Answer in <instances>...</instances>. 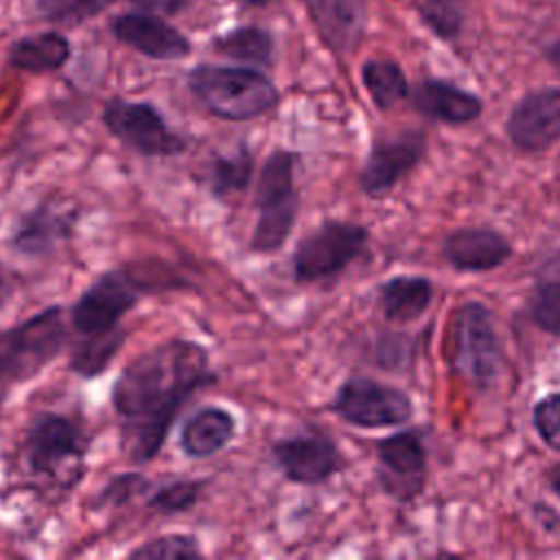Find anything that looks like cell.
<instances>
[{
    "label": "cell",
    "instance_id": "1",
    "mask_svg": "<svg viewBox=\"0 0 560 560\" xmlns=\"http://www.w3.org/2000/svg\"><path fill=\"white\" fill-rule=\"evenodd\" d=\"M214 378L208 350L188 339L164 341L131 359L112 389L127 457L151 462L182 405Z\"/></svg>",
    "mask_w": 560,
    "mask_h": 560
},
{
    "label": "cell",
    "instance_id": "2",
    "mask_svg": "<svg viewBox=\"0 0 560 560\" xmlns=\"http://www.w3.org/2000/svg\"><path fill=\"white\" fill-rule=\"evenodd\" d=\"M195 98L223 120H252L278 105L276 83L256 68L199 63L188 74Z\"/></svg>",
    "mask_w": 560,
    "mask_h": 560
},
{
    "label": "cell",
    "instance_id": "3",
    "mask_svg": "<svg viewBox=\"0 0 560 560\" xmlns=\"http://www.w3.org/2000/svg\"><path fill=\"white\" fill-rule=\"evenodd\" d=\"M298 155L291 151H273L256 182V223L249 249L256 254H273L289 238L298 219L300 192L295 188Z\"/></svg>",
    "mask_w": 560,
    "mask_h": 560
},
{
    "label": "cell",
    "instance_id": "4",
    "mask_svg": "<svg viewBox=\"0 0 560 560\" xmlns=\"http://www.w3.org/2000/svg\"><path fill=\"white\" fill-rule=\"evenodd\" d=\"M68 341L61 306H50L26 322L0 330V385L37 376Z\"/></svg>",
    "mask_w": 560,
    "mask_h": 560
},
{
    "label": "cell",
    "instance_id": "5",
    "mask_svg": "<svg viewBox=\"0 0 560 560\" xmlns=\"http://www.w3.org/2000/svg\"><path fill=\"white\" fill-rule=\"evenodd\" d=\"M453 370L475 389H488L503 370V350L490 311L481 302H464L453 313Z\"/></svg>",
    "mask_w": 560,
    "mask_h": 560
},
{
    "label": "cell",
    "instance_id": "6",
    "mask_svg": "<svg viewBox=\"0 0 560 560\" xmlns=\"http://www.w3.org/2000/svg\"><path fill=\"white\" fill-rule=\"evenodd\" d=\"M365 225L343 219H326L300 238L293 252V273L300 282L337 278L368 247Z\"/></svg>",
    "mask_w": 560,
    "mask_h": 560
},
{
    "label": "cell",
    "instance_id": "7",
    "mask_svg": "<svg viewBox=\"0 0 560 560\" xmlns=\"http://www.w3.org/2000/svg\"><path fill=\"white\" fill-rule=\"evenodd\" d=\"M330 409L348 424L359 429H385L405 424L413 416V402L407 392L370 376L346 378Z\"/></svg>",
    "mask_w": 560,
    "mask_h": 560
},
{
    "label": "cell",
    "instance_id": "8",
    "mask_svg": "<svg viewBox=\"0 0 560 560\" xmlns=\"http://www.w3.org/2000/svg\"><path fill=\"white\" fill-rule=\"evenodd\" d=\"M103 122L114 138L144 158H168L186 149V138L147 101L112 98L103 109Z\"/></svg>",
    "mask_w": 560,
    "mask_h": 560
},
{
    "label": "cell",
    "instance_id": "9",
    "mask_svg": "<svg viewBox=\"0 0 560 560\" xmlns=\"http://www.w3.org/2000/svg\"><path fill=\"white\" fill-rule=\"evenodd\" d=\"M140 300V287L131 273L112 269L98 276L74 302L70 322L81 337L105 335L118 330L120 319Z\"/></svg>",
    "mask_w": 560,
    "mask_h": 560
},
{
    "label": "cell",
    "instance_id": "10",
    "mask_svg": "<svg viewBox=\"0 0 560 560\" xmlns=\"http://www.w3.org/2000/svg\"><path fill=\"white\" fill-rule=\"evenodd\" d=\"M85 451V431L63 413H39L26 429L24 453L33 472L52 475L61 464L83 459Z\"/></svg>",
    "mask_w": 560,
    "mask_h": 560
},
{
    "label": "cell",
    "instance_id": "11",
    "mask_svg": "<svg viewBox=\"0 0 560 560\" xmlns=\"http://www.w3.org/2000/svg\"><path fill=\"white\" fill-rule=\"evenodd\" d=\"M424 151L427 140L422 131H400L376 138L359 173L361 190L368 197L387 195L420 164Z\"/></svg>",
    "mask_w": 560,
    "mask_h": 560
},
{
    "label": "cell",
    "instance_id": "12",
    "mask_svg": "<svg viewBox=\"0 0 560 560\" xmlns=\"http://www.w3.org/2000/svg\"><path fill=\"white\" fill-rule=\"evenodd\" d=\"M282 475L300 486H322L341 468V453L330 435L308 429L271 446Z\"/></svg>",
    "mask_w": 560,
    "mask_h": 560
},
{
    "label": "cell",
    "instance_id": "13",
    "mask_svg": "<svg viewBox=\"0 0 560 560\" xmlns=\"http://www.w3.org/2000/svg\"><path fill=\"white\" fill-rule=\"evenodd\" d=\"M505 131L523 153H542L560 140V85L523 94L512 107Z\"/></svg>",
    "mask_w": 560,
    "mask_h": 560
},
{
    "label": "cell",
    "instance_id": "14",
    "mask_svg": "<svg viewBox=\"0 0 560 560\" xmlns=\"http://www.w3.org/2000/svg\"><path fill=\"white\" fill-rule=\"evenodd\" d=\"M383 488L400 501L422 492L427 479V451L420 431H400L376 442Z\"/></svg>",
    "mask_w": 560,
    "mask_h": 560
},
{
    "label": "cell",
    "instance_id": "15",
    "mask_svg": "<svg viewBox=\"0 0 560 560\" xmlns=\"http://www.w3.org/2000/svg\"><path fill=\"white\" fill-rule=\"evenodd\" d=\"M112 35L120 44L158 61H179L192 52L190 39L162 15L153 13L131 11L114 18Z\"/></svg>",
    "mask_w": 560,
    "mask_h": 560
},
{
    "label": "cell",
    "instance_id": "16",
    "mask_svg": "<svg viewBox=\"0 0 560 560\" xmlns=\"http://www.w3.org/2000/svg\"><path fill=\"white\" fill-rule=\"evenodd\" d=\"M442 258L457 271H490L512 256L510 241L492 228H457L442 238Z\"/></svg>",
    "mask_w": 560,
    "mask_h": 560
},
{
    "label": "cell",
    "instance_id": "17",
    "mask_svg": "<svg viewBox=\"0 0 560 560\" xmlns=\"http://www.w3.org/2000/svg\"><path fill=\"white\" fill-rule=\"evenodd\" d=\"M319 37L335 52H350L359 46L368 24L365 0H302Z\"/></svg>",
    "mask_w": 560,
    "mask_h": 560
},
{
    "label": "cell",
    "instance_id": "18",
    "mask_svg": "<svg viewBox=\"0 0 560 560\" xmlns=\"http://www.w3.org/2000/svg\"><path fill=\"white\" fill-rule=\"evenodd\" d=\"M413 107L438 122L466 125L481 116L483 103L477 94L440 79H424L411 92Z\"/></svg>",
    "mask_w": 560,
    "mask_h": 560
},
{
    "label": "cell",
    "instance_id": "19",
    "mask_svg": "<svg viewBox=\"0 0 560 560\" xmlns=\"http://www.w3.org/2000/svg\"><path fill=\"white\" fill-rule=\"evenodd\" d=\"M72 225V214L46 203L22 214L11 234V247L24 256H44L57 247Z\"/></svg>",
    "mask_w": 560,
    "mask_h": 560
},
{
    "label": "cell",
    "instance_id": "20",
    "mask_svg": "<svg viewBox=\"0 0 560 560\" xmlns=\"http://www.w3.org/2000/svg\"><path fill=\"white\" fill-rule=\"evenodd\" d=\"M236 433L234 416L223 407L197 409L179 433L182 451L192 459H206L223 451Z\"/></svg>",
    "mask_w": 560,
    "mask_h": 560
},
{
    "label": "cell",
    "instance_id": "21",
    "mask_svg": "<svg viewBox=\"0 0 560 560\" xmlns=\"http://www.w3.org/2000/svg\"><path fill=\"white\" fill-rule=\"evenodd\" d=\"M72 55L70 42L57 31L20 37L7 52V63L31 74H46L63 68Z\"/></svg>",
    "mask_w": 560,
    "mask_h": 560
},
{
    "label": "cell",
    "instance_id": "22",
    "mask_svg": "<svg viewBox=\"0 0 560 560\" xmlns=\"http://www.w3.org/2000/svg\"><path fill=\"white\" fill-rule=\"evenodd\" d=\"M433 282L427 276H394L378 289V306L389 322H413L427 313L433 302Z\"/></svg>",
    "mask_w": 560,
    "mask_h": 560
},
{
    "label": "cell",
    "instance_id": "23",
    "mask_svg": "<svg viewBox=\"0 0 560 560\" xmlns=\"http://www.w3.org/2000/svg\"><path fill=\"white\" fill-rule=\"evenodd\" d=\"M212 50L232 61H243L252 66H269L273 52V37L262 26H238L221 37L212 39Z\"/></svg>",
    "mask_w": 560,
    "mask_h": 560
},
{
    "label": "cell",
    "instance_id": "24",
    "mask_svg": "<svg viewBox=\"0 0 560 560\" xmlns=\"http://www.w3.org/2000/svg\"><path fill=\"white\" fill-rule=\"evenodd\" d=\"M363 85L378 109H392L407 98L409 85L402 68L392 59H370L361 68Z\"/></svg>",
    "mask_w": 560,
    "mask_h": 560
},
{
    "label": "cell",
    "instance_id": "25",
    "mask_svg": "<svg viewBox=\"0 0 560 560\" xmlns=\"http://www.w3.org/2000/svg\"><path fill=\"white\" fill-rule=\"evenodd\" d=\"M122 341H125V332L120 328L105 332V335L83 337L70 354L72 372H77L79 376H85V378H94V376L103 374L107 370L109 361L116 357Z\"/></svg>",
    "mask_w": 560,
    "mask_h": 560
},
{
    "label": "cell",
    "instance_id": "26",
    "mask_svg": "<svg viewBox=\"0 0 560 560\" xmlns=\"http://www.w3.org/2000/svg\"><path fill=\"white\" fill-rule=\"evenodd\" d=\"M252 171H254V158L245 147L234 149L228 155H217L208 173L210 190L219 199L236 195L249 186Z\"/></svg>",
    "mask_w": 560,
    "mask_h": 560
},
{
    "label": "cell",
    "instance_id": "27",
    "mask_svg": "<svg viewBox=\"0 0 560 560\" xmlns=\"http://www.w3.org/2000/svg\"><path fill=\"white\" fill-rule=\"evenodd\" d=\"M114 2L116 0H35V11L50 24L79 26Z\"/></svg>",
    "mask_w": 560,
    "mask_h": 560
},
{
    "label": "cell",
    "instance_id": "28",
    "mask_svg": "<svg viewBox=\"0 0 560 560\" xmlns=\"http://www.w3.org/2000/svg\"><path fill=\"white\" fill-rule=\"evenodd\" d=\"M422 22L442 39H453L464 26V0H418Z\"/></svg>",
    "mask_w": 560,
    "mask_h": 560
},
{
    "label": "cell",
    "instance_id": "29",
    "mask_svg": "<svg viewBox=\"0 0 560 560\" xmlns=\"http://www.w3.org/2000/svg\"><path fill=\"white\" fill-rule=\"evenodd\" d=\"M199 556H201V547L197 538L188 534L158 536L129 551V558L133 560H153V558L168 560V558H199Z\"/></svg>",
    "mask_w": 560,
    "mask_h": 560
},
{
    "label": "cell",
    "instance_id": "30",
    "mask_svg": "<svg viewBox=\"0 0 560 560\" xmlns=\"http://www.w3.org/2000/svg\"><path fill=\"white\" fill-rule=\"evenodd\" d=\"M529 317L540 330L560 337V280L536 287L529 300Z\"/></svg>",
    "mask_w": 560,
    "mask_h": 560
},
{
    "label": "cell",
    "instance_id": "31",
    "mask_svg": "<svg viewBox=\"0 0 560 560\" xmlns=\"http://www.w3.org/2000/svg\"><path fill=\"white\" fill-rule=\"evenodd\" d=\"M201 494V483L192 479H179L155 490L147 505L158 514H179L190 510Z\"/></svg>",
    "mask_w": 560,
    "mask_h": 560
},
{
    "label": "cell",
    "instance_id": "32",
    "mask_svg": "<svg viewBox=\"0 0 560 560\" xmlns=\"http://www.w3.org/2000/svg\"><path fill=\"white\" fill-rule=\"evenodd\" d=\"M532 424L538 438L560 453V392L542 396L532 409Z\"/></svg>",
    "mask_w": 560,
    "mask_h": 560
},
{
    "label": "cell",
    "instance_id": "33",
    "mask_svg": "<svg viewBox=\"0 0 560 560\" xmlns=\"http://www.w3.org/2000/svg\"><path fill=\"white\" fill-rule=\"evenodd\" d=\"M149 488V481L138 475V472H125L114 477L101 492V503H112V505H120L131 501L133 497L142 494Z\"/></svg>",
    "mask_w": 560,
    "mask_h": 560
},
{
    "label": "cell",
    "instance_id": "34",
    "mask_svg": "<svg viewBox=\"0 0 560 560\" xmlns=\"http://www.w3.org/2000/svg\"><path fill=\"white\" fill-rule=\"evenodd\" d=\"M136 11L153 13V15H177L186 11L192 0H129Z\"/></svg>",
    "mask_w": 560,
    "mask_h": 560
},
{
    "label": "cell",
    "instance_id": "35",
    "mask_svg": "<svg viewBox=\"0 0 560 560\" xmlns=\"http://www.w3.org/2000/svg\"><path fill=\"white\" fill-rule=\"evenodd\" d=\"M547 483H549V488L553 490V494L560 499V462L551 466V470H549V475H547Z\"/></svg>",
    "mask_w": 560,
    "mask_h": 560
},
{
    "label": "cell",
    "instance_id": "36",
    "mask_svg": "<svg viewBox=\"0 0 560 560\" xmlns=\"http://www.w3.org/2000/svg\"><path fill=\"white\" fill-rule=\"evenodd\" d=\"M547 57H549V61L560 70V39H558V42H553V44L549 46Z\"/></svg>",
    "mask_w": 560,
    "mask_h": 560
},
{
    "label": "cell",
    "instance_id": "37",
    "mask_svg": "<svg viewBox=\"0 0 560 560\" xmlns=\"http://www.w3.org/2000/svg\"><path fill=\"white\" fill-rule=\"evenodd\" d=\"M243 7H265L269 0H238Z\"/></svg>",
    "mask_w": 560,
    "mask_h": 560
}]
</instances>
